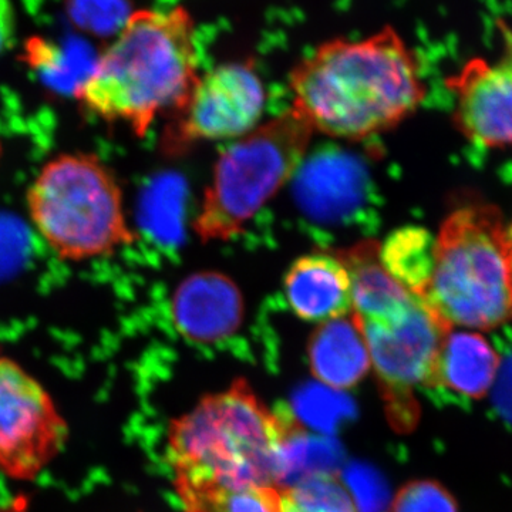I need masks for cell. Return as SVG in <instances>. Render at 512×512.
<instances>
[{
	"instance_id": "cell-1",
	"label": "cell",
	"mask_w": 512,
	"mask_h": 512,
	"mask_svg": "<svg viewBox=\"0 0 512 512\" xmlns=\"http://www.w3.org/2000/svg\"><path fill=\"white\" fill-rule=\"evenodd\" d=\"M293 113L313 133L360 141L386 133L424 99L419 64L392 28L319 46L289 77Z\"/></svg>"
},
{
	"instance_id": "cell-2",
	"label": "cell",
	"mask_w": 512,
	"mask_h": 512,
	"mask_svg": "<svg viewBox=\"0 0 512 512\" xmlns=\"http://www.w3.org/2000/svg\"><path fill=\"white\" fill-rule=\"evenodd\" d=\"M194 20L181 6L133 13L74 96L83 109L144 137L161 114L173 116L200 80Z\"/></svg>"
},
{
	"instance_id": "cell-3",
	"label": "cell",
	"mask_w": 512,
	"mask_h": 512,
	"mask_svg": "<svg viewBox=\"0 0 512 512\" xmlns=\"http://www.w3.org/2000/svg\"><path fill=\"white\" fill-rule=\"evenodd\" d=\"M293 436L285 417L245 380H235L171 421L167 458L173 484L284 487Z\"/></svg>"
},
{
	"instance_id": "cell-4",
	"label": "cell",
	"mask_w": 512,
	"mask_h": 512,
	"mask_svg": "<svg viewBox=\"0 0 512 512\" xmlns=\"http://www.w3.org/2000/svg\"><path fill=\"white\" fill-rule=\"evenodd\" d=\"M421 301L451 330H493L512 320V242L495 205L464 201L447 215Z\"/></svg>"
},
{
	"instance_id": "cell-5",
	"label": "cell",
	"mask_w": 512,
	"mask_h": 512,
	"mask_svg": "<svg viewBox=\"0 0 512 512\" xmlns=\"http://www.w3.org/2000/svg\"><path fill=\"white\" fill-rule=\"evenodd\" d=\"M26 204L37 232L64 261L113 255L137 239L116 175L94 154L66 153L47 161Z\"/></svg>"
},
{
	"instance_id": "cell-6",
	"label": "cell",
	"mask_w": 512,
	"mask_h": 512,
	"mask_svg": "<svg viewBox=\"0 0 512 512\" xmlns=\"http://www.w3.org/2000/svg\"><path fill=\"white\" fill-rule=\"evenodd\" d=\"M313 134L289 110L222 151L194 222L201 241H228L241 234L301 167Z\"/></svg>"
},
{
	"instance_id": "cell-7",
	"label": "cell",
	"mask_w": 512,
	"mask_h": 512,
	"mask_svg": "<svg viewBox=\"0 0 512 512\" xmlns=\"http://www.w3.org/2000/svg\"><path fill=\"white\" fill-rule=\"evenodd\" d=\"M370 362L397 429L410 430L419 420L416 390L429 386L446 328L421 299L407 311L377 322H359Z\"/></svg>"
},
{
	"instance_id": "cell-8",
	"label": "cell",
	"mask_w": 512,
	"mask_h": 512,
	"mask_svg": "<svg viewBox=\"0 0 512 512\" xmlns=\"http://www.w3.org/2000/svg\"><path fill=\"white\" fill-rule=\"evenodd\" d=\"M69 426L43 384L0 355V473L35 481L62 453Z\"/></svg>"
},
{
	"instance_id": "cell-9",
	"label": "cell",
	"mask_w": 512,
	"mask_h": 512,
	"mask_svg": "<svg viewBox=\"0 0 512 512\" xmlns=\"http://www.w3.org/2000/svg\"><path fill=\"white\" fill-rule=\"evenodd\" d=\"M264 109V84L251 64H222L200 76L183 107L170 116L161 148L181 156L201 143L247 136Z\"/></svg>"
},
{
	"instance_id": "cell-10",
	"label": "cell",
	"mask_w": 512,
	"mask_h": 512,
	"mask_svg": "<svg viewBox=\"0 0 512 512\" xmlns=\"http://www.w3.org/2000/svg\"><path fill=\"white\" fill-rule=\"evenodd\" d=\"M504 39L500 60H471L454 80L458 131L481 147L512 144V33L507 28Z\"/></svg>"
},
{
	"instance_id": "cell-11",
	"label": "cell",
	"mask_w": 512,
	"mask_h": 512,
	"mask_svg": "<svg viewBox=\"0 0 512 512\" xmlns=\"http://www.w3.org/2000/svg\"><path fill=\"white\" fill-rule=\"evenodd\" d=\"M241 289L228 275L197 272L177 286L171 301V318L184 339L214 345L234 336L244 322Z\"/></svg>"
},
{
	"instance_id": "cell-12",
	"label": "cell",
	"mask_w": 512,
	"mask_h": 512,
	"mask_svg": "<svg viewBox=\"0 0 512 512\" xmlns=\"http://www.w3.org/2000/svg\"><path fill=\"white\" fill-rule=\"evenodd\" d=\"M285 298L299 319L325 323L353 311L348 266L336 251H316L296 259L284 281Z\"/></svg>"
},
{
	"instance_id": "cell-13",
	"label": "cell",
	"mask_w": 512,
	"mask_h": 512,
	"mask_svg": "<svg viewBox=\"0 0 512 512\" xmlns=\"http://www.w3.org/2000/svg\"><path fill=\"white\" fill-rule=\"evenodd\" d=\"M312 375L325 386L349 390L372 369L365 333L353 313L316 326L308 343Z\"/></svg>"
},
{
	"instance_id": "cell-14",
	"label": "cell",
	"mask_w": 512,
	"mask_h": 512,
	"mask_svg": "<svg viewBox=\"0 0 512 512\" xmlns=\"http://www.w3.org/2000/svg\"><path fill=\"white\" fill-rule=\"evenodd\" d=\"M336 254L348 266L353 288L352 313L359 322L393 318L419 299L384 268L379 242L369 239Z\"/></svg>"
},
{
	"instance_id": "cell-15",
	"label": "cell",
	"mask_w": 512,
	"mask_h": 512,
	"mask_svg": "<svg viewBox=\"0 0 512 512\" xmlns=\"http://www.w3.org/2000/svg\"><path fill=\"white\" fill-rule=\"evenodd\" d=\"M501 369V357L476 332L450 330L443 340L429 386L480 400L487 396Z\"/></svg>"
},
{
	"instance_id": "cell-16",
	"label": "cell",
	"mask_w": 512,
	"mask_h": 512,
	"mask_svg": "<svg viewBox=\"0 0 512 512\" xmlns=\"http://www.w3.org/2000/svg\"><path fill=\"white\" fill-rule=\"evenodd\" d=\"M436 238L423 228H402L380 244V259L407 291L423 298L433 274Z\"/></svg>"
},
{
	"instance_id": "cell-17",
	"label": "cell",
	"mask_w": 512,
	"mask_h": 512,
	"mask_svg": "<svg viewBox=\"0 0 512 512\" xmlns=\"http://www.w3.org/2000/svg\"><path fill=\"white\" fill-rule=\"evenodd\" d=\"M184 512H281V488L174 484Z\"/></svg>"
},
{
	"instance_id": "cell-18",
	"label": "cell",
	"mask_w": 512,
	"mask_h": 512,
	"mask_svg": "<svg viewBox=\"0 0 512 512\" xmlns=\"http://www.w3.org/2000/svg\"><path fill=\"white\" fill-rule=\"evenodd\" d=\"M25 60L46 82L76 92L94 69L92 52L79 40L56 43L45 37H30Z\"/></svg>"
},
{
	"instance_id": "cell-19",
	"label": "cell",
	"mask_w": 512,
	"mask_h": 512,
	"mask_svg": "<svg viewBox=\"0 0 512 512\" xmlns=\"http://www.w3.org/2000/svg\"><path fill=\"white\" fill-rule=\"evenodd\" d=\"M281 512H360L346 484L335 474L313 473L281 488Z\"/></svg>"
},
{
	"instance_id": "cell-20",
	"label": "cell",
	"mask_w": 512,
	"mask_h": 512,
	"mask_svg": "<svg viewBox=\"0 0 512 512\" xmlns=\"http://www.w3.org/2000/svg\"><path fill=\"white\" fill-rule=\"evenodd\" d=\"M70 22L89 35L106 37L120 33L130 13V0H63Z\"/></svg>"
},
{
	"instance_id": "cell-21",
	"label": "cell",
	"mask_w": 512,
	"mask_h": 512,
	"mask_svg": "<svg viewBox=\"0 0 512 512\" xmlns=\"http://www.w3.org/2000/svg\"><path fill=\"white\" fill-rule=\"evenodd\" d=\"M390 512H458L456 500L433 480H414L394 495Z\"/></svg>"
},
{
	"instance_id": "cell-22",
	"label": "cell",
	"mask_w": 512,
	"mask_h": 512,
	"mask_svg": "<svg viewBox=\"0 0 512 512\" xmlns=\"http://www.w3.org/2000/svg\"><path fill=\"white\" fill-rule=\"evenodd\" d=\"M15 30V16L10 0H0V53L10 45Z\"/></svg>"
},
{
	"instance_id": "cell-23",
	"label": "cell",
	"mask_w": 512,
	"mask_h": 512,
	"mask_svg": "<svg viewBox=\"0 0 512 512\" xmlns=\"http://www.w3.org/2000/svg\"><path fill=\"white\" fill-rule=\"evenodd\" d=\"M508 232H510V238H511V242H512V224H511V227L508 228Z\"/></svg>"
},
{
	"instance_id": "cell-24",
	"label": "cell",
	"mask_w": 512,
	"mask_h": 512,
	"mask_svg": "<svg viewBox=\"0 0 512 512\" xmlns=\"http://www.w3.org/2000/svg\"><path fill=\"white\" fill-rule=\"evenodd\" d=\"M2 153H3V147H2V143H0V158H2Z\"/></svg>"
}]
</instances>
